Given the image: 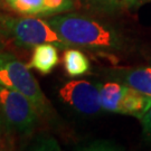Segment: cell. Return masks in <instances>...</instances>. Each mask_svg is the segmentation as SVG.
I'll use <instances>...</instances> for the list:
<instances>
[{"label": "cell", "instance_id": "cell-9", "mask_svg": "<svg viewBox=\"0 0 151 151\" xmlns=\"http://www.w3.org/2000/svg\"><path fill=\"white\" fill-rule=\"evenodd\" d=\"M112 76L122 81L125 85L151 97V67L122 70L114 72Z\"/></svg>", "mask_w": 151, "mask_h": 151}, {"label": "cell", "instance_id": "cell-8", "mask_svg": "<svg viewBox=\"0 0 151 151\" xmlns=\"http://www.w3.org/2000/svg\"><path fill=\"white\" fill-rule=\"evenodd\" d=\"M97 86L102 110L112 113H122V103L128 91V85L114 81L97 84Z\"/></svg>", "mask_w": 151, "mask_h": 151}, {"label": "cell", "instance_id": "cell-5", "mask_svg": "<svg viewBox=\"0 0 151 151\" xmlns=\"http://www.w3.org/2000/svg\"><path fill=\"white\" fill-rule=\"evenodd\" d=\"M58 97L65 104L83 114L94 115L102 110L97 84H92L85 80L65 83L58 90Z\"/></svg>", "mask_w": 151, "mask_h": 151}, {"label": "cell", "instance_id": "cell-10", "mask_svg": "<svg viewBox=\"0 0 151 151\" xmlns=\"http://www.w3.org/2000/svg\"><path fill=\"white\" fill-rule=\"evenodd\" d=\"M151 105V97L145 95L132 87L128 86L123 103H122V113L128 115H133L140 119L147 112Z\"/></svg>", "mask_w": 151, "mask_h": 151}, {"label": "cell", "instance_id": "cell-4", "mask_svg": "<svg viewBox=\"0 0 151 151\" xmlns=\"http://www.w3.org/2000/svg\"><path fill=\"white\" fill-rule=\"evenodd\" d=\"M39 116L32 103L24 94L0 85V123L14 134H30Z\"/></svg>", "mask_w": 151, "mask_h": 151}, {"label": "cell", "instance_id": "cell-7", "mask_svg": "<svg viewBox=\"0 0 151 151\" xmlns=\"http://www.w3.org/2000/svg\"><path fill=\"white\" fill-rule=\"evenodd\" d=\"M57 48L58 47L56 45L50 43L35 46L28 67L35 68L43 75L52 73L60 63V55Z\"/></svg>", "mask_w": 151, "mask_h": 151}, {"label": "cell", "instance_id": "cell-3", "mask_svg": "<svg viewBox=\"0 0 151 151\" xmlns=\"http://www.w3.org/2000/svg\"><path fill=\"white\" fill-rule=\"evenodd\" d=\"M0 28L9 35L16 45L25 48H34L40 44L50 43L58 48H70L49 22L35 16H0Z\"/></svg>", "mask_w": 151, "mask_h": 151}, {"label": "cell", "instance_id": "cell-2", "mask_svg": "<svg viewBox=\"0 0 151 151\" xmlns=\"http://www.w3.org/2000/svg\"><path fill=\"white\" fill-rule=\"evenodd\" d=\"M0 85L24 94L40 116L50 112V104L27 65L9 53H0Z\"/></svg>", "mask_w": 151, "mask_h": 151}, {"label": "cell", "instance_id": "cell-14", "mask_svg": "<svg viewBox=\"0 0 151 151\" xmlns=\"http://www.w3.org/2000/svg\"><path fill=\"white\" fill-rule=\"evenodd\" d=\"M34 149H37V150H58L60 147L57 145V142L54 140V139H46V138H43V139H39L37 143L35 145Z\"/></svg>", "mask_w": 151, "mask_h": 151}, {"label": "cell", "instance_id": "cell-12", "mask_svg": "<svg viewBox=\"0 0 151 151\" xmlns=\"http://www.w3.org/2000/svg\"><path fill=\"white\" fill-rule=\"evenodd\" d=\"M83 1L95 9L108 12L118 10L125 4L124 0H83Z\"/></svg>", "mask_w": 151, "mask_h": 151}, {"label": "cell", "instance_id": "cell-15", "mask_svg": "<svg viewBox=\"0 0 151 151\" xmlns=\"http://www.w3.org/2000/svg\"><path fill=\"white\" fill-rule=\"evenodd\" d=\"M139 120H140L142 129H143V133L149 139H151V105L150 108L147 110L146 113L143 114Z\"/></svg>", "mask_w": 151, "mask_h": 151}, {"label": "cell", "instance_id": "cell-13", "mask_svg": "<svg viewBox=\"0 0 151 151\" xmlns=\"http://www.w3.org/2000/svg\"><path fill=\"white\" fill-rule=\"evenodd\" d=\"M15 137L16 134H14L5 125L0 123V151L15 150Z\"/></svg>", "mask_w": 151, "mask_h": 151}, {"label": "cell", "instance_id": "cell-16", "mask_svg": "<svg viewBox=\"0 0 151 151\" xmlns=\"http://www.w3.org/2000/svg\"><path fill=\"white\" fill-rule=\"evenodd\" d=\"M140 1H143V0H124V2L127 5H135V4L140 2Z\"/></svg>", "mask_w": 151, "mask_h": 151}, {"label": "cell", "instance_id": "cell-11", "mask_svg": "<svg viewBox=\"0 0 151 151\" xmlns=\"http://www.w3.org/2000/svg\"><path fill=\"white\" fill-rule=\"evenodd\" d=\"M64 68L70 77H78L90 72L91 65L87 56L81 50L75 48H67L63 55Z\"/></svg>", "mask_w": 151, "mask_h": 151}, {"label": "cell", "instance_id": "cell-6", "mask_svg": "<svg viewBox=\"0 0 151 151\" xmlns=\"http://www.w3.org/2000/svg\"><path fill=\"white\" fill-rule=\"evenodd\" d=\"M11 10L24 16H47L68 11L72 0H6Z\"/></svg>", "mask_w": 151, "mask_h": 151}, {"label": "cell", "instance_id": "cell-1", "mask_svg": "<svg viewBox=\"0 0 151 151\" xmlns=\"http://www.w3.org/2000/svg\"><path fill=\"white\" fill-rule=\"evenodd\" d=\"M49 24L70 46L95 50H116L122 40L114 29L102 22L81 15H60L53 17Z\"/></svg>", "mask_w": 151, "mask_h": 151}]
</instances>
